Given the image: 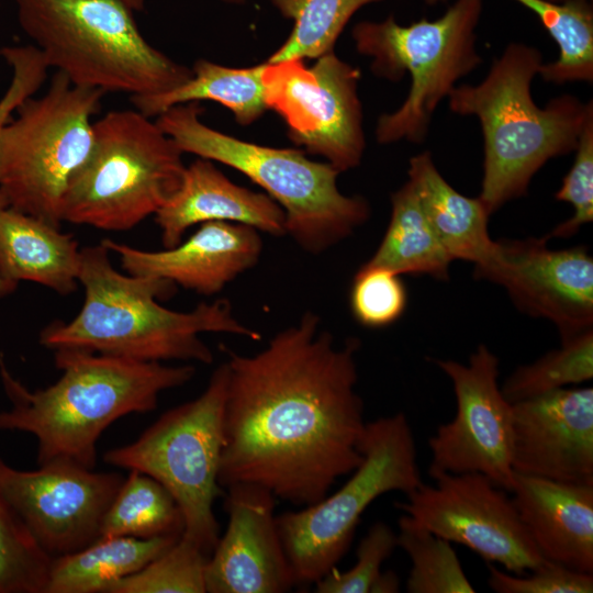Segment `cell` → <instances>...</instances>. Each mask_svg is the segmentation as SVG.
<instances>
[{
  "label": "cell",
  "instance_id": "1",
  "mask_svg": "<svg viewBox=\"0 0 593 593\" xmlns=\"http://www.w3.org/2000/svg\"><path fill=\"white\" fill-rule=\"evenodd\" d=\"M360 342L336 344L305 312L257 354L227 350L219 482L313 504L362 461L367 422L356 390Z\"/></svg>",
  "mask_w": 593,
  "mask_h": 593
},
{
  "label": "cell",
  "instance_id": "2",
  "mask_svg": "<svg viewBox=\"0 0 593 593\" xmlns=\"http://www.w3.org/2000/svg\"><path fill=\"white\" fill-rule=\"evenodd\" d=\"M85 298L68 322L55 321L40 333L47 349H83L97 354L163 362L212 363L213 354L202 333H225L260 339V334L233 315L231 303L202 302L179 312L159 304L177 286L168 280L123 273L114 268L110 250L100 242L80 249L78 277Z\"/></svg>",
  "mask_w": 593,
  "mask_h": 593
},
{
  "label": "cell",
  "instance_id": "3",
  "mask_svg": "<svg viewBox=\"0 0 593 593\" xmlns=\"http://www.w3.org/2000/svg\"><path fill=\"white\" fill-rule=\"evenodd\" d=\"M54 351L59 379L30 391L0 358V379L11 406L0 411V429L33 435L37 463L68 459L93 469L97 443L113 422L132 413L154 411L164 391L189 382L191 365L97 354L83 349Z\"/></svg>",
  "mask_w": 593,
  "mask_h": 593
},
{
  "label": "cell",
  "instance_id": "4",
  "mask_svg": "<svg viewBox=\"0 0 593 593\" xmlns=\"http://www.w3.org/2000/svg\"><path fill=\"white\" fill-rule=\"evenodd\" d=\"M544 64L537 47L511 43L482 81L456 86L450 110L478 118L483 137L479 199L490 214L527 194L533 177L550 159L574 152L593 102L563 94L538 107L533 79Z\"/></svg>",
  "mask_w": 593,
  "mask_h": 593
},
{
  "label": "cell",
  "instance_id": "5",
  "mask_svg": "<svg viewBox=\"0 0 593 593\" xmlns=\"http://www.w3.org/2000/svg\"><path fill=\"white\" fill-rule=\"evenodd\" d=\"M47 66L78 87L130 97L169 91L192 70L152 46L121 0H14Z\"/></svg>",
  "mask_w": 593,
  "mask_h": 593
},
{
  "label": "cell",
  "instance_id": "6",
  "mask_svg": "<svg viewBox=\"0 0 593 593\" xmlns=\"http://www.w3.org/2000/svg\"><path fill=\"white\" fill-rule=\"evenodd\" d=\"M200 102L169 108L156 123L182 153L232 167L264 189L283 211L286 235L303 250L321 254L339 244L370 217L360 195H345L340 174L328 163L309 159L293 148L242 141L205 125Z\"/></svg>",
  "mask_w": 593,
  "mask_h": 593
},
{
  "label": "cell",
  "instance_id": "7",
  "mask_svg": "<svg viewBox=\"0 0 593 593\" xmlns=\"http://www.w3.org/2000/svg\"><path fill=\"white\" fill-rule=\"evenodd\" d=\"M177 144L138 110H113L93 122L90 153L63 202V222L127 231L177 192L186 166Z\"/></svg>",
  "mask_w": 593,
  "mask_h": 593
},
{
  "label": "cell",
  "instance_id": "8",
  "mask_svg": "<svg viewBox=\"0 0 593 593\" xmlns=\"http://www.w3.org/2000/svg\"><path fill=\"white\" fill-rule=\"evenodd\" d=\"M482 8V0H456L436 20L400 25L390 15L354 26L356 49L371 57L376 76L394 82L404 75L411 78L401 107L378 119L376 138L380 144L425 141L439 103L482 63L475 35Z\"/></svg>",
  "mask_w": 593,
  "mask_h": 593
},
{
  "label": "cell",
  "instance_id": "9",
  "mask_svg": "<svg viewBox=\"0 0 593 593\" xmlns=\"http://www.w3.org/2000/svg\"><path fill=\"white\" fill-rule=\"evenodd\" d=\"M104 94L56 71L44 94L18 107L0 136V193L7 206L60 227L64 197L90 153L92 116Z\"/></svg>",
  "mask_w": 593,
  "mask_h": 593
},
{
  "label": "cell",
  "instance_id": "10",
  "mask_svg": "<svg viewBox=\"0 0 593 593\" xmlns=\"http://www.w3.org/2000/svg\"><path fill=\"white\" fill-rule=\"evenodd\" d=\"M361 463L336 492L276 516L295 585H313L346 555L361 515L379 496L423 481L414 435L402 412L367 422Z\"/></svg>",
  "mask_w": 593,
  "mask_h": 593
},
{
  "label": "cell",
  "instance_id": "11",
  "mask_svg": "<svg viewBox=\"0 0 593 593\" xmlns=\"http://www.w3.org/2000/svg\"><path fill=\"white\" fill-rule=\"evenodd\" d=\"M227 378L223 362L198 398L165 412L135 441L103 456L109 465L163 484L181 512V536L209 557L220 537L213 504L223 494L219 473Z\"/></svg>",
  "mask_w": 593,
  "mask_h": 593
},
{
  "label": "cell",
  "instance_id": "12",
  "mask_svg": "<svg viewBox=\"0 0 593 593\" xmlns=\"http://www.w3.org/2000/svg\"><path fill=\"white\" fill-rule=\"evenodd\" d=\"M359 79L360 70L333 51L311 67L298 58L267 61L265 101L282 118L295 145L343 172L359 166L366 147Z\"/></svg>",
  "mask_w": 593,
  "mask_h": 593
},
{
  "label": "cell",
  "instance_id": "13",
  "mask_svg": "<svg viewBox=\"0 0 593 593\" xmlns=\"http://www.w3.org/2000/svg\"><path fill=\"white\" fill-rule=\"evenodd\" d=\"M422 482L395 506L434 534L462 545L513 574L541 566L540 555L510 492L477 473H444Z\"/></svg>",
  "mask_w": 593,
  "mask_h": 593
},
{
  "label": "cell",
  "instance_id": "14",
  "mask_svg": "<svg viewBox=\"0 0 593 593\" xmlns=\"http://www.w3.org/2000/svg\"><path fill=\"white\" fill-rule=\"evenodd\" d=\"M432 361L452 382L456 414L428 439L429 477L477 472L510 492L514 481L513 405L497 382V356L482 344L468 365Z\"/></svg>",
  "mask_w": 593,
  "mask_h": 593
},
{
  "label": "cell",
  "instance_id": "15",
  "mask_svg": "<svg viewBox=\"0 0 593 593\" xmlns=\"http://www.w3.org/2000/svg\"><path fill=\"white\" fill-rule=\"evenodd\" d=\"M124 477L68 459L19 470L0 459V489L38 547L52 559L100 538L103 517Z\"/></svg>",
  "mask_w": 593,
  "mask_h": 593
},
{
  "label": "cell",
  "instance_id": "16",
  "mask_svg": "<svg viewBox=\"0 0 593 593\" xmlns=\"http://www.w3.org/2000/svg\"><path fill=\"white\" fill-rule=\"evenodd\" d=\"M548 240H495L473 276L502 286L521 312L553 323L563 342L593 329V258L586 246L552 249Z\"/></svg>",
  "mask_w": 593,
  "mask_h": 593
},
{
  "label": "cell",
  "instance_id": "17",
  "mask_svg": "<svg viewBox=\"0 0 593 593\" xmlns=\"http://www.w3.org/2000/svg\"><path fill=\"white\" fill-rule=\"evenodd\" d=\"M513 405L514 473L593 483V389L562 388Z\"/></svg>",
  "mask_w": 593,
  "mask_h": 593
},
{
  "label": "cell",
  "instance_id": "18",
  "mask_svg": "<svg viewBox=\"0 0 593 593\" xmlns=\"http://www.w3.org/2000/svg\"><path fill=\"white\" fill-rule=\"evenodd\" d=\"M225 490L228 523L206 561V592L290 591L295 582L277 528L276 497L250 484Z\"/></svg>",
  "mask_w": 593,
  "mask_h": 593
},
{
  "label": "cell",
  "instance_id": "19",
  "mask_svg": "<svg viewBox=\"0 0 593 593\" xmlns=\"http://www.w3.org/2000/svg\"><path fill=\"white\" fill-rule=\"evenodd\" d=\"M101 243L120 257L126 273L165 279L202 295L221 292L253 268L262 251L259 231L228 222L203 223L187 240L163 250H143L111 238Z\"/></svg>",
  "mask_w": 593,
  "mask_h": 593
},
{
  "label": "cell",
  "instance_id": "20",
  "mask_svg": "<svg viewBox=\"0 0 593 593\" xmlns=\"http://www.w3.org/2000/svg\"><path fill=\"white\" fill-rule=\"evenodd\" d=\"M510 494L544 559L593 573V483L514 473Z\"/></svg>",
  "mask_w": 593,
  "mask_h": 593
},
{
  "label": "cell",
  "instance_id": "21",
  "mask_svg": "<svg viewBox=\"0 0 593 593\" xmlns=\"http://www.w3.org/2000/svg\"><path fill=\"white\" fill-rule=\"evenodd\" d=\"M155 222L164 248L178 245L191 226L208 222L286 235L284 213L269 195L235 184L212 160L201 157L186 166L180 188L155 214Z\"/></svg>",
  "mask_w": 593,
  "mask_h": 593
},
{
  "label": "cell",
  "instance_id": "22",
  "mask_svg": "<svg viewBox=\"0 0 593 593\" xmlns=\"http://www.w3.org/2000/svg\"><path fill=\"white\" fill-rule=\"evenodd\" d=\"M79 270L72 234L12 208L0 210V279L12 291L30 281L69 295L79 286Z\"/></svg>",
  "mask_w": 593,
  "mask_h": 593
},
{
  "label": "cell",
  "instance_id": "23",
  "mask_svg": "<svg viewBox=\"0 0 593 593\" xmlns=\"http://www.w3.org/2000/svg\"><path fill=\"white\" fill-rule=\"evenodd\" d=\"M409 181L436 236L452 260L484 264L495 248L483 202L458 192L437 169L429 152L410 159Z\"/></svg>",
  "mask_w": 593,
  "mask_h": 593
},
{
  "label": "cell",
  "instance_id": "24",
  "mask_svg": "<svg viewBox=\"0 0 593 593\" xmlns=\"http://www.w3.org/2000/svg\"><path fill=\"white\" fill-rule=\"evenodd\" d=\"M180 536L100 537L77 552L52 559L45 593H109L115 583L142 570Z\"/></svg>",
  "mask_w": 593,
  "mask_h": 593
},
{
  "label": "cell",
  "instance_id": "25",
  "mask_svg": "<svg viewBox=\"0 0 593 593\" xmlns=\"http://www.w3.org/2000/svg\"><path fill=\"white\" fill-rule=\"evenodd\" d=\"M265 63L232 68L198 59L191 77L178 87L158 94L130 97L136 110L152 118L171 107L188 102L214 101L227 108L242 125H249L268 110L262 72Z\"/></svg>",
  "mask_w": 593,
  "mask_h": 593
},
{
  "label": "cell",
  "instance_id": "26",
  "mask_svg": "<svg viewBox=\"0 0 593 593\" xmlns=\"http://www.w3.org/2000/svg\"><path fill=\"white\" fill-rule=\"evenodd\" d=\"M452 261L407 180L392 193L389 225L380 245L363 265L385 268L400 276H429L447 281Z\"/></svg>",
  "mask_w": 593,
  "mask_h": 593
},
{
  "label": "cell",
  "instance_id": "27",
  "mask_svg": "<svg viewBox=\"0 0 593 593\" xmlns=\"http://www.w3.org/2000/svg\"><path fill=\"white\" fill-rule=\"evenodd\" d=\"M433 5L444 0H423ZM533 11L559 48L539 76L553 85L593 81V11L589 1L515 0Z\"/></svg>",
  "mask_w": 593,
  "mask_h": 593
},
{
  "label": "cell",
  "instance_id": "28",
  "mask_svg": "<svg viewBox=\"0 0 593 593\" xmlns=\"http://www.w3.org/2000/svg\"><path fill=\"white\" fill-rule=\"evenodd\" d=\"M182 532L181 512L167 489L152 477L130 470L103 517L100 537L147 539Z\"/></svg>",
  "mask_w": 593,
  "mask_h": 593
},
{
  "label": "cell",
  "instance_id": "29",
  "mask_svg": "<svg viewBox=\"0 0 593 593\" xmlns=\"http://www.w3.org/2000/svg\"><path fill=\"white\" fill-rule=\"evenodd\" d=\"M286 16L293 20L287 41L269 57L268 63L286 59L318 58L333 51L339 34L357 10L382 0H270Z\"/></svg>",
  "mask_w": 593,
  "mask_h": 593
},
{
  "label": "cell",
  "instance_id": "30",
  "mask_svg": "<svg viewBox=\"0 0 593 593\" xmlns=\"http://www.w3.org/2000/svg\"><path fill=\"white\" fill-rule=\"evenodd\" d=\"M398 547L412 567L406 581L409 593H473L450 541L434 534L414 517L399 518Z\"/></svg>",
  "mask_w": 593,
  "mask_h": 593
},
{
  "label": "cell",
  "instance_id": "31",
  "mask_svg": "<svg viewBox=\"0 0 593 593\" xmlns=\"http://www.w3.org/2000/svg\"><path fill=\"white\" fill-rule=\"evenodd\" d=\"M593 378V329L561 342L536 361L517 367L501 387L514 404Z\"/></svg>",
  "mask_w": 593,
  "mask_h": 593
},
{
  "label": "cell",
  "instance_id": "32",
  "mask_svg": "<svg viewBox=\"0 0 593 593\" xmlns=\"http://www.w3.org/2000/svg\"><path fill=\"white\" fill-rule=\"evenodd\" d=\"M51 563L0 489V593H45Z\"/></svg>",
  "mask_w": 593,
  "mask_h": 593
},
{
  "label": "cell",
  "instance_id": "33",
  "mask_svg": "<svg viewBox=\"0 0 593 593\" xmlns=\"http://www.w3.org/2000/svg\"><path fill=\"white\" fill-rule=\"evenodd\" d=\"M208 558L180 536L142 570L115 583L109 593H205Z\"/></svg>",
  "mask_w": 593,
  "mask_h": 593
},
{
  "label": "cell",
  "instance_id": "34",
  "mask_svg": "<svg viewBox=\"0 0 593 593\" xmlns=\"http://www.w3.org/2000/svg\"><path fill=\"white\" fill-rule=\"evenodd\" d=\"M355 320L368 328L395 323L407 306V290L401 276L381 267L362 265L356 272L349 293Z\"/></svg>",
  "mask_w": 593,
  "mask_h": 593
},
{
  "label": "cell",
  "instance_id": "35",
  "mask_svg": "<svg viewBox=\"0 0 593 593\" xmlns=\"http://www.w3.org/2000/svg\"><path fill=\"white\" fill-rule=\"evenodd\" d=\"M398 547L396 534L383 522L374 523L360 540L355 564L345 571L332 569L313 585L317 593H370L383 562Z\"/></svg>",
  "mask_w": 593,
  "mask_h": 593
},
{
  "label": "cell",
  "instance_id": "36",
  "mask_svg": "<svg viewBox=\"0 0 593 593\" xmlns=\"http://www.w3.org/2000/svg\"><path fill=\"white\" fill-rule=\"evenodd\" d=\"M574 152L573 164L555 195L569 203L573 214L547 234L548 239L574 236L593 220V113L583 125Z\"/></svg>",
  "mask_w": 593,
  "mask_h": 593
},
{
  "label": "cell",
  "instance_id": "37",
  "mask_svg": "<svg viewBox=\"0 0 593 593\" xmlns=\"http://www.w3.org/2000/svg\"><path fill=\"white\" fill-rule=\"evenodd\" d=\"M488 584L496 593H591L593 573L545 560L538 568L517 575L489 563Z\"/></svg>",
  "mask_w": 593,
  "mask_h": 593
},
{
  "label": "cell",
  "instance_id": "38",
  "mask_svg": "<svg viewBox=\"0 0 593 593\" xmlns=\"http://www.w3.org/2000/svg\"><path fill=\"white\" fill-rule=\"evenodd\" d=\"M1 57L12 70L10 85L0 99V136L18 107L42 87L47 78L48 66L34 45L7 46ZM7 208L0 193V210Z\"/></svg>",
  "mask_w": 593,
  "mask_h": 593
},
{
  "label": "cell",
  "instance_id": "39",
  "mask_svg": "<svg viewBox=\"0 0 593 593\" xmlns=\"http://www.w3.org/2000/svg\"><path fill=\"white\" fill-rule=\"evenodd\" d=\"M400 578L394 571H382L373 583L370 593H396L400 591Z\"/></svg>",
  "mask_w": 593,
  "mask_h": 593
},
{
  "label": "cell",
  "instance_id": "40",
  "mask_svg": "<svg viewBox=\"0 0 593 593\" xmlns=\"http://www.w3.org/2000/svg\"><path fill=\"white\" fill-rule=\"evenodd\" d=\"M134 11H142L146 0H121Z\"/></svg>",
  "mask_w": 593,
  "mask_h": 593
},
{
  "label": "cell",
  "instance_id": "41",
  "mask_svg": "<svg viewBox=\"0 0 593 593\" xmlns=\"http://www.w3.org/2000/svg\"><path fill=\"white\" fill-rule=\"evenodd\" d=\"M13 292L3 281L0 279V296H5L7 294Z\"/></svg>",
  "mask_w": 593,
  "mask_h": 593
},
{
  "label": "cell",
  "instance_id": "42",
  "mask_svg": "<svg viewBox=\"0 0 593 593\" xmlns=\"http://www.w3.org/2000/svg\"><path fill=\"white\" fill-rule=\"evenodd\" d=\"M223 1L228 2V3H242L245 0H223Z\"/></svg>",
  "mask_w": 593,
  "mask_h": 593
}]
</instances>
